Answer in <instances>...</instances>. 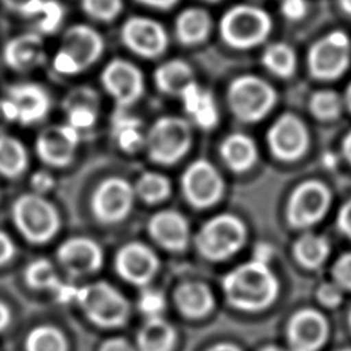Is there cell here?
Returning a JSON list of instances; mask_svg holds the SVG:
<instances>
[{
    "instance_id": "cell-1",
    "label": "cell",
    "mask_w": 351,
    "mask_h": 351,
    "mask_svg": "<svg viewBox=\"0 0 351 351\" xmlns=\"http://www.w3.org/2000/svg\"><path fill=\"white\" fill-rule=\"evenodd\" d=\"M226 299L243 311H261L278 296V281L269 265L251 259L230 270L222 280Z\"/></svg>"
},
{
    "instance_id": "cell-2",
    "label": "cell",
    "mask_w": 351,
    "mask_h": 351,
    "mask_svg": "<svg viewBox=\"0 0 351 351\" xmlns=\"http://www.w3.org/2000/svg\"><path fill=\"white\" fill-rule=\"evenodd\" d=\"M247 234V226L240 217L232 213H221L202 223L193 236V244L202 258L221 262L243 248Z\"/></svg>"
},
{
    "instance_id": "cell-3",
    "label": "cell",
    "mask_w": 351,
    "mask_h": 351,
    "mask_svg": "<svg viewBox=\"0 0 351 351\" xmlns=\"http://www.w3.org/2000/svg\"><path fill=\"white\" fill-rule=\"evenodd\" d=\"M11 218L21 236L32 244L51 241L62 225L55 204L36 192L23 193L12 202Z\"/></svg>"
},
{
    "instance_id": "cell-4",
    "label": "cell",
    "mask_w": 351,
    "mask_h": 351,
    "mask_svg": "<svg viewBox=\"0 0 351 351\" xmlns=\"http://www.w3.org/2000/svg\"><path fill=\"white\" fill-rule=\"evenodd\" d=\"M270 30V15L254 4H236L228 8L218 23L221 40L233 49H250L262 44Z\"/></svg>"
},
{
    "instance_id": "cell-5",
    "label": "cell",
    "mask_w": 351,
    "mask_h": 351,
    "mask_svg": "<svg viewBox=\"0 0 351 351\" xmlns=\"http://www.w3.org/2000/svg\"><path fill=\"white\" fill-rule=\"evenodd\" d=\"M103 52V36L92 26L77 23L64 32L52 66L62 75H75L95 64Z\"/></svg>"
},
{
    "instance_id": "cell-6",
    "label": "cell",
    "mask_w": 351,
    "mask_h": 351,
    "mask_svg": "<svg viewBox=\"0 0 351 351\" xmlns=\"http://www.w3.org/2000/svg\"><path fill=\"white\" fill-rule=\"evenodd\" d=\"M192 129L186 119L165 115L158 118L145 133L148 158L158 165L171 166L180 162L191 149Z\"/></svg>"
},
{
    "instance_id": "cell-7",
    "label": "cell",
    "mask_w": 351,
    "mask_h": 351,
    "mask_svg": "<svg viewBox=\"0 0 351 351\" xmlns=\"http://www.w3.org/2000/svg\"><path fill=\"white\" fill-rule=\"evenodd\" d=\"M276 100L277 95L273 86L254 74L236 77L226 89V103L232 115L244 123L265 118Z\"/></svg>"
},
{
    "instance_id": "cell-8",
    "label": "cell",
    "mask_w": 351,
    "mask_h": 351,
    "mask_svg": "<svg viewBox=\"0 0 351 351\" xmlns=\"http://www.w3.org/2000/svg\"><path fill=\"white\" fill-rule=\"evenodd\" d=\"M181 191L186 203L196 210L215 206L225 193V181L207 159L191 162L181 176Z\"/></svg>"
},
{
    "instance_id": "cell-9",
    "label": "cell",
    "mask_w": 351,
    "mask_h": 351,
    "mask_svg": "<svg viewBox=\"0 0 351 351\" xmlns=\"http://www.w3.org/2000/svg\"><path fill=\"white\" fill-rule=\"evenodd\" d=\"M134 200L133 184L122 177H107L95 188L90 196V210L97 222L114 225L128 218Z\"/></svg>"
},
{
    "instance_id": "cell-10",
    "label": "cell",
    "mask_w": 351,
    "mask_h": 351,
    "mask_svg": "<svg viewBox=\"0 0 351 351\" xmlns=\"http://www.w3.org/2000/svg\"><path fill=\"white\" fill-rule=\"evenodd\" d=\"M77 302L89 319L100 326H118L128 317L126 299L103 281L78 288Z\"/></svg>"
},
{
    "instance_id": "cell-11",
    "label": "cell",
    "mask_w": 351,
    "mask_h": 351,
    "mask_svg": "<svg viewBox=\"0 0 351 351\" xmlns=\"http://www.w3.org/2000/svg\"><path fill=\"white\" fill-rule=\"evenodd\" d=\"M100 82L117 108L125 110L138 101L145 89L141 70L134 63L121 58L112 59L104 66Z\"/></svg>"
},
{
    "instance_id": "cell-12",
    "label": "cell",
    "mask_w": 351,
    "mask_h": 351,
    "mask_svg": "<svg viewBox=\"0 0 351 351\" xmlns=\"http://www.w3.org/2000/svg\"><path fill=\"white\" fill-rule=\"evenodd\" d=\"M121 41L134 55L144 59H156L166 52L169 34L158 21L133 15L121 27Z\"/></svg>"
},
{
    "instance_id": "cell-13",
    "label": "cell",
    "mask_w": 351,
    "mask_h": 351,
    "mask_svg": "<svg viewBox=\"0 0 351 351\" xmlns=\"http://www.w3.org/2000/svg\"><path fill=\"white\" fill-rule=\"evenodd\" d=\"M81 141V132L69 125H53L40 132L34 148L38 159L49 167H66L73 159Z\"/></svg>"
},
{
    "instance_id": "cell-14",
    "label": "cell",
    "mask_w": 351,
    "mask_h": 351,
    "mask_svg": "<svg viewBox=\"0 0 351 351\" xmlns=\"http://www.w3.org/2000/svg\"><path fill=\"white\" fill-rule=\"evenodd\" d=\"M330 195L328 188L318 181L300 184L291 195L287 217L292 226L304 228L319 221L328 210Z\"/></svg>"
},
{
    "instance_id": "cell-15",
    "label": "cell",
    "mask_w": 351,
    "mask_h": 351,
    "mask_svg": "<svg viewBox=\"0 0 351 351\" xmlns=\"http://www.w3.org/2000/svg\"><path fill=\"white\" fill-rule=\"evenodd\" d=\"M350 41L344 32L335 30L317 41L308 53V66L318 78L339 77L348 66Z\"/></svg>"
},
{
    "instance_id": "cell-16",
    "label": "cell",
    "mask_w": 351,
    "mask_h": 351,
    "mask_svg": "<svg viewBox=\"0 0 351 351\" xmlns=\"http://www.w3.org/2000/svg\"><path fill=\"white\" fill-rule=\"evenodd\" d=\"M329 325L322 313L314 308L296 311L287 326L289 351H318L326 341Z\"/></svg>"
},
{
    "instance_id": "cell-17",
    "label": "cell",
    "mask_w": 351,
    "mask_h": 351,
    "mask_svg": "<svg viewBox=\"0 0 351 351\" xmlns=\"http://www.w3.org/2000/svg\"><path fill=\"white\" fill-rule=\"evenodd\" d=\"M159 259L152 248L140 241L123 244L115 255V270L128 282L145 285L156 274Z\"/></svg>"
},
{
    "instance_id": "cell-18",
    "label": "cell",
    "mask_w": 351,
    "mask_h": 351,
    "mask_svg": "<svg viewBox=\"0 0 351 351\" xmlns=\"http://www.w3.org/2000/svg\"><path fill=\"white\" fill-rule=\"evenodd\" d=\"M304 123L293 114L278 117L267 130V144L271 154L281 160L298 159L307 147Z\"/></svg>"
},
{
    "instance_id": "cell-19",
    "label": "cell",
    "mask_w": 351,
    "mask_h": 351,
    "mask_svg": "<svg viewBox=\"0 0 351 351\" xmlns=\"http://www.w3.org/2000/svg\"><path fill=\"white\" fill-rule=\"evenodd\" d=\"M147 232L158 245L171 252L184 251L192 237L186 217L170 208L156 211L148 219Z\"/></svg>"
},
{
    "instance_id": "cell-20",
    "label": "cell",
    "mask_w": 351,
    "mask_h": 351,
    "mask_svg": "<svg viewBox=\"0 0 351 351\" xmlns=\"http://www.w3.org/2000/svg\"><path fill=\"white\" fill-rule=\"evenodd\" d=\"M56 258L70 274L81 276L101 267L103 250L90 237L73 236L58 247Z\"/></svg>"
},
{
    "instance_id": "cell-21",
    "label": "cell",
    "mask_w": 351,
    "mask_h": 351,
    "mask_svg": "<svg viewBox=\"0 0 351 351\" xmlns=\"http://www.w3.org/2000/svg\"><path fill=\"white\" fill-rule=\"evenodd\" d=\"M8 97L18 115V122L30 126L45 119L51 110V99L48 92L34 82H19L8 85L5 89Z\"/></svg>"
},
{
    "instance_id": "cell-22",
    "label": "cell",
    "mask_w": 351,
    "mask_h": 351,
    "mask_svg": "<svg viewBox=\"0 0 351 351\" xmlns=\"http://www.w3.org/2000/svg\"><path fill=\"white\" fill-rule=\"evenodd\" d=\"M4 63L14 71L25 73L45 60L44 41L38 33H23L8 40L3 48Z\"/></svg>"
},
{
    "instance_id": "cell-23",
    "label": "cell",
    "mask_w": 351,
    "mask_h": 351,
    "mask_svg": "<svg viewBox=\"0 0 351 351\" xmlns=\"http://www.w3.org/2000/svg\"><path fill=\"white\" fill-rule=\"evenodd\" d=\"M213 30L211 15L200 7L182 10L174 22V34L182 45H199L204 43Z\"/></svg>"
},
{
    "instance_id": "cell-24",
    "label": "cell",
    "mask_w": 351,
    "mask_h": 351,
    "mask_svg": "<svg viewBox=\"0 0 351 351\" xmlns=\"http://www.w3.org/2000/svg\"><path fill=\"white\" fill-rule=\"evenodd\" d=\"M219 155L230 171L244 173L256 163L258 149L250 136L234 132L221 141Z\"/></svg>"
},
{
    "instance_id": "cell-25",
    "label": "cell",
    "mask_w": 351,
    "mask_h": 351,
    "mask_svg": "<svg viewBox=\"0 0 351 351\" xmlns=\"http://www.w3.org/2000/svg\"><path fill=\"white\" fill-rule=\"evenodd\" d=\"M111 136L119 149L134 154L145 147V134L141 121L125 108H117L111 115Z\"/></svg>"
},
{
    "instance_id": "cell-26",
    "label": "cell",
    "mask_w": 351,
    "mask_h": 351,
    "mask_svg": "<svg viewBox=\"0 0 351 351\" xmlns=\"http://www.w3.org/2000/svg\"><path fill=\"white\" fill-rule=\"evenodd\" d=\"M193 81V70L184 59H170L160 63L154 71V84L165 95L180 96L182 89Z\"/></svg>"
},
{
    "instance_id": "cell-27",
    "label": "cell",
    "mask_w": 351,
    "mask_h": 351,
    "mask_svg": "<svg viewBox=\"0 0 351 351\" xmlns=\"http://www.w3.org/2000/svg\"><path fill=\"white\" fill-rule=\"evenodd\" d=\"M176 302L178 308L186 317H202L214 306V299L210 289L199 281L182 282L177 288Z\"/></svg>"
},
{
    "instance_id": "cell-28",
    "label": "cell",
    "mask_w": 351,
    "mask_h": 351,
    "mask_svg": "<svg viewBox=\"0 0 351 351\" xmlns=\"http://www.w3.org/2000/svg\"><path fill=\"white\" fill-rule=\"evenodd\" d=\"M29 166L26 147L14 136L0 134V176L5 178L21 177Z\"/></svg>"
},
{
    "instance_id": "cell-29",
    "label": "cell",
    "mask_w": 351,
    "mask_h": 351,
    "mask_svg": "<svg viewBox=\"0 0 351 351\" xmlns=\"http://www.w3.org/2000/svg\"><path fill=\"white\" fill-rule=\"evenodd\" d=\"M174 343V330L162 318H148L141 328L137 344L138 351H170Z\"/></svg>"
},
{
    "instance_id": "cell-30",
    "label": "cell",
    "mask_w": 351,
    "mask_h": 351,
    "mask_svg": "<svg viewBox=\"0 0 351 351\" xmlns=\"http://www.w3.org/2000/svg\"><path fill=\"white\" fill-rule=\"evenodd\" d=\"M136 197L145 204H158L171 195L170 180L158 171H144L133 184Z\"/></svg>"
},
{
    "instance_id": "cell-31",
    "label": "cell",
    "mask_w": 351,
    "mask_h": 351,
    "mask_svg": "<svg viewBox=\"0 0 351 351\" xmlns=\"http://www.w3.org/2000/svg\"><path fill=\"white\" fill-rule=\"evenodd\" d=\"M329 252L328 241L317 234L306 233L300 236L295 245L293 254L298 262L307 269H317L324 263Z\"/></svg>"
},
{
    "instance_id": "cell-32",
    "label": "cell",
    "mask_w": 351,
    "mask_h": 351,
    "mask_svg": "<svg viewBox=\"0 0 351 351\" xmlns=\"http://www.w3.org/2000/svg\"><path fill=\"white\" fill-rule=\"evenodd\" d=\"M263 66L278 77H289L295 70V52L284 43H273L267 45L262 53Z\"/></svg>"
},
{
    "instance_id": "cell-33",
    "label": "cell",
    "mask_w": 351,
    "mask_h": 351,
    "mask_svg": "<svg viewBox=\"0 0 351 351\" xmlns=\"http://www.w3.org/2000/svg\"><path fill=\"white\" fill-rule=\"evenodd\" d=\"M25 281L30 288L34 289H51L52 292L60 284V280L47 259H34L25 269Z\"/></svg>"
},
{
    "instance_id": "cell-34",
    "label": "cell",
    "mask_w": 351,
    "mask_h": 351,
    "mask_svg": "<svg viewBox=\"0 0 351 351\" xmlns=\"http://www.w3.org/2000/svg\"><path fill=\"white\" fill-rule=\"evenodd\" d=\"M26 351H66V340L56 328L38 326L29 333Z\"/></svg>"
},
{
    "instance_id": "cell-35",
    "label": "cell",
    "mask_w": 351,
    "mask_h": 351,
    "mask_svg": "<svg viewBox=\"0 0 351 351\" xmlns=\"http://www.w3.org/2000/svg\"><path fill=\"white\" fill-rule=\"evenodd\" d=\"M193 123L204 130H211L218 125L219 121V112L218 107L215 104L214 96L208 90H203L197 104L189 114Z\"/></svg>"
},
{
    "instance_id": "cell-36",
    "label": "cell",
    "mask_w": 351,
    "mask_h": 351,
    "mask_svg": "<svg viewBox=\"0 0 351 351\" xmlns=\"http://www.w3.org/2000/svg\"><path fill=\"white\" fill-rule=\"evenodd\" d=\"M82 11L97 22H112L123 10V0H81Z\"/></svg>"
},
{
    "instance_id": "cell-37",
    "label": "cell",
    "mask_w": 351,
    "mask_h": 351,
    "mask_svg": "<svg viewBox=\"0 0 351 351\" xmlns=\"http://www.w3.org/2000/svg\"><path fill=\"white\" fill-rule=\"evenodd\" d=\"M63 16L64 11L60 3L56 0H44L38 14L36 15L38 30L45 34L56 32L63 22Z\"/></svg>"
},
{
    "instance_id": "cell-38",
    "label": "cell",
    "mask_w": 351,
    "mask_h": 351,
    "mask_svg": "<svg viewBox=\"0 0 351 351\" xmlns=\"http://www.w3.org/2000/svg\"><path fill=\"white\" fill-rule=\"evenodd\" d=\"M340 108V97L332 90H319L313 95L310 101L311 112L321 119H330L337 117Z\"/></svg>"
},
{
    "instance_id": "cell-39",
    "label": "cell",
    "mask_w": 351,
    "mask_h": 351,
    "mask_svg": "<svg viewBox=\"0 0 351 351\" xmlns=\"http://www.w3.org/2000/svg\"><path fill=\"white\" fill-rule=\"evenodd\" d=\"M67 123L77 130H88L93 128L97 119V106L93 104H71L64 107Z\"/></svg>"
},
{
    "instance_id": "cell-40",
    "label": "cell",
    "mask_w": 351,
    "mask_h": 351,
    "mask_svg": "<svg viewBox=\"0 0 351 351\" xmlns=\"http://www.w3.org/2000/svg\"><path fill=\"white\" fill-rule=\"evenodd\" d=\"M166 306L165 296L160 291L156 289H143L138 298V308L144 313L148 318H156L160 315Z\"/></svg>"
},
{
    "instance_id": "cell-41",
    "label": "cell",
    "mask_w": 351,
    "mask_h": 351,
    "mask_svg": "<svg viewBox=\"0 0 351 351\" xmlns=\"http://www.w3.org/2000/svg\"><path fill=\"white\" fill-rule=\"evenodd\" d=\"M317 299L322 306L335 308L343 300V289L335 281L322 282L317 289Z\"/></svg>"
},
{
    "instance_id": "cell-42",
    "label": "cell",
    "mask_w": 351,
    "mask_h": 351,
    "mask_svg": "<svg viewBox=\"0 0 351 351\" xmlns=\"http://www.w3.org/2000/svg\"><path fill=\"white\" fill-rule=\"evenodd\" d=\"M333 281L343 289L351 291V252L344 254L337 259L332 269Z\"/></svg>"
},
{
    "instance_id": "cell-43",
    "label": "cell",
    "mask_w": 351,
    "mask_h": 351,
    "mask_svg": "<svg viewBox=\"0 0 351 351\" xmlns=\"http://www.w3.org/2000/svg\"><path fill=\"white\" fill-rule=\"evenodd\" d=\"M44 0H1V3L11 11L23 16H36Z\"/></svg>"
},
{
    "instance_id": "cell-44",
    "label": "cell",
    "mask_w": 351,
    "mask_h": 351,
    "mask_svg": "<svg viewBox=\"0 0 351 351\" xmlns=\"http://www.w3.org/2000/svg\"><path fill=\"white\" fill-rule=\"evenodd\" d=\"M71 104H93L97 106V95L95 93V90L86 88V86H81L77 88L71 92H69V95L64 97L63 101V108Z\"/></svg>"
},
{
    "instance_id": "cell-45",
    "label": "cell",
    "mask_w": 351,
    "mask_h": 351,
    "mask_svg": "<svg viewBox=\"0 0 351 351\" xmlns=\"http://www.w3.org/2000/svg\"><path fill=\"white\" fill-rule=\"evenodd\" d=\"M53 184H55V180H53L52 174L47 170L36 171L30 177V185L33 188V192H36L38 195H44L48 191H51L53 188Z\"/></svg>"
},
{
    "instance_id": "cell-46",
    "label": "cell",
    "mask_w": 351,
    "mask_h": 351,
    "mask_svg": "<svg viewBox=\"0 0 351 351\" xmlns=\"http://www.w3.org/2000/svg\"><path fill=\"white\" fill-rule=\"evenodd\" d=\"M281 12L287 19L298 21L304 16L307 4L306 0H281Z\"/></svg>"
},
{
    "instance_id": "cell-47",
    "label": "cell",
    "mask_w": 351,
    "mask_h": 351,
    "mask_svg": "<svg viewBox=\"0 0 351 351\" xmlns=\"http://www.w3.org/2000/svg\"><path fill=\"white\" fill-rule=\"evenodd\" d=\"M12 122H18L16 110H15L12 101L4 96L3 99H0V134Z\"/></svg>"
},
{
    "instance_id": "cell-48",
    "label": "cell",
    "mask_w": 351,
    "mask_h": 351,
    "mask_svg": "<svg viewBox=\"0 0 351 351\" xmlns=\"http://www.w3.org/2000/svg\"><path fill=\"white\" fill-rule=\"evenodd\" d=\"M16 252L15 244L8 233L0 229V266L8 263Z\"/></svg>"
},
{
    "instance_id": "cell-49",
    "label": "cell",
    "mask_w": 351,
    "mask_h": 351,
    "mask_svg": "<svg viewBox=\"0 0 351 351\" xmlns=\"http://www.w3.org/2000/svg\"><path fill=\"white\" fill-rule=\"evenodd\" d=\"M273 255V248L270 244L267 243H259L254 247V252H252V259L265 265H269V261L271 259Z\"/></svg>"
},
{
    "instance_id": "cell-50",
    "label": "cell",
    "mask_w": 351,
    "mask_h": 351,
    "mask_svg": "<svg viewBox=\"0 0 351 351\" xmlns=\"http://www.w3.org/2000/svg\"><path fill=\"white\" fill-rule=\"evenodd\" d=\"M339 226L347 236L351 237V200H348L340 210Z\"/></svg>"
},
{
    "instance_id": "cell-51",
    "label": "cell",
    "mask_w": 351,
    "mask_h": 351,
    "mask_svg": "<svg viewBox=\"0 0 351 351\" xmlns=\"http://www.w3.org/2000/svg\"><path fill=\"white\" fill-rule=\"evenodd\" d=\"M137 3L154 8V10H162V11H167L170 8H173L180 0H136Z\"/></svg>"
},
{
    "instance_id": "cell-52",
    "label": "cell",
    "mask_w": 351,
    "mask_h": 351,
    "mask_svg": "<svg viewBox=\"0 0 351 351\" xmlns=\"http://www.w3.org/2000/svg\"><path fill=\"white\" fill-rule=\"evenodd\" d=\"M100 351H133V348L123 339H111L101 346Z\"/></svg>"
},
{
    "instance_id": "cell-53",
    "label": "cell",
    "mask_w": 351,
    "mask_h": 351,
    "mask_svg": "<svg viewBox=\"0 0 351 351\" xmlns=\"http://www.w3.org/2000/svg\"><path fill=\"white\" fill-rule=\"evenodd\" d=\"M10 319H11V315H10L8 307L0 302V330L5 329L8 326Z\"/></svg>"
},
{
    "instance_id": "cell-54",
    "label": "cell",
    "mask_w": 351,
    "mask_h": 351,
    "mask_svg": "<svg viewBox=\"0 0 351 351\" xmlns=\"http://www.w3.org/2000/svg\"><path fill=\"white\" fill-rule=\"evenodd\" d=\"M343 149H344V155L347 156V159L351 162V132L346 136L344 143H343Z\"/></svg>"
},
{
    "instance_id": "cell-55",
    "label": "cell",
    "mask_w": 351,
    "mask_h": 351,
    "mask_svg": "<svg viewBox=\"0 0 351 351\" xmlns=\"http://www.w3.org/2000/svg\"><path fill=\"white\" fill-rule=\"evenodd\" d=\"M208 351H240V350L232 344H218V346L210 348Z\"/></svg>"
},
{
    "instance_id": "cell-56",
    "label": "cell",
    "mask_w": 351,
    "mask_h": 351,
    "mask_svg": "<svg viewBox=\"0 0 351 351\" xmlns=\"http://www.w3.org/2000/svg\"><path fill=\"white\" fill-rule=\"evenodd\" d=\"M339 1H340L341 8H343L347 14L351 15V0H339Z\"/></svg>"
},
{
    "instance_id": "cell-57",
    "label": "cell",
    "mask_w": 351,
    "mask_h": 351,
    "mask_svg": "<svg viewBox=\"0 0 351 351\" xmlns=\"http://www.w3.org/2000/svg\"><path fill=\"white\" fill-rule=\"evenodd\" d=\"M261 351H287L284 348H280V347H276V346H267L265 348H262Z\"/></svg>"
},
{
    "instance_id": "cell-58",
    "label": "cell",
    "mask_w": 351,
    "mask_h": 351,
    "mask_svg": "<svg viewBox=\"0 0 351 351\" xmlns=\"http://www.w3.org/2000/svg\"><path fill=\"white\" fill-rule=\"evenodd\" d=\"M347 103H348V106L351 108V85L348 86V90H347Z\"/></svg>"
},
{
    "instance_id": "cell-59",
    "label": "cell",
    "mask_w": 351,
    "mask_h": 351,
    "mask_svg": "<svg viewBox=\"0 0 351 351\" xmlns=\"http://www.w3.org/2000/svg\"><path fill=\"white\" fill-rule=\"evenodd\" d=\"M348 325H350V328H351V310H350V313H348Z\"/></svg>"
},
{
    "instance_id": "cell-60",
    "label": "cell",
    "mask_w": 351,
    "mask_h": 351,
    "mask_svg": "<svg viewBox=\"0 0 351 351\" xmlns=\"http://www.w3.org/2000/svg\"><path fill=\"white\" fill-rule=\"evenodd\" d=\"M203 1H207V3H218L221 0H203Z\"/></svg>"
},
{
    "instance_id": "cell-61",
    "label": "cell",
    "mask_w": 351,
    "mask_h": 351,
    "mask_svg": "<svg viewBox=\"0 0 351 351\" xmlns=\"http://www.w3.org/2000/svg\"><path fill=\"white\" fill-rule=\"evenodd\" d=\"M337 351H351V348H340V350H337Z\"/></svg>"
}]
</instances>
